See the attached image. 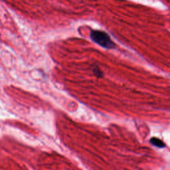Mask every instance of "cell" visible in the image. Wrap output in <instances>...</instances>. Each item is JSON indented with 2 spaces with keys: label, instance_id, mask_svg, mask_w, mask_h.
<instances>
[{
  "label": "cell",
  "instance_id": "1",
  "mask_svg": "<svg viewBox=\"0 0 170 170\" xmlns=\"http://www.w3.org/2000/svg\"><path fill=\"white\" fill-rule=\"evenodd\" d=\"M91 38L99 45L106 49H114L116 47L114 43L112 41L109 35L100 30H93L91 33Z\"/></svg>",
  "mask_w": 170,
  "mask_h": 170
},
{
  "label": "cell",
  "instance_id": "2",
  "mask_svg": "<svg viewBox=\"0 0 170 170\" xmlns=\"http://www.w3.org/2000/svg\"><path fill=\"white\" fill-rule=\"evenodd\" d=\"M150 142L152 145L159 147V148H163V147L165 146V144L164 143L158 138H152Z\"/></svg>",
  "mask_w": 170,
  "mask_h": 170
},
{
  "label": "cell",
  "instance_id": "3",
  "mask_svg": "<svg viewBox=\"0 0 170 170\" xmlns=\"http://www.w3.org/2000/svg\"><path fill=\"white\" fill-rule=\"evenodd\" d=\"M93 72H94V74H95L96 77H102V73L100 71V70L98 68V67L95 66V68L93 69Z\"/></svg>",
  "mask_w": 170,
  "mask_h": 170
}]
</instances>
